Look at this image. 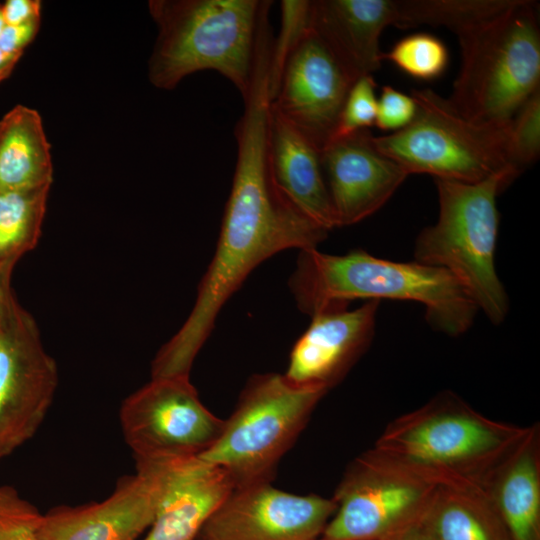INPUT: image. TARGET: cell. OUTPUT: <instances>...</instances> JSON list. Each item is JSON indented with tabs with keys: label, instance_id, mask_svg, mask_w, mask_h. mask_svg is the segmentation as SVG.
I'll return each instance as SVG.
<instances>
[{
	"label": "cell",
	"instance_id": "cell-1",
	"mask_svg": "<svg viewBox=\"0 0 540 540\" xmlns=\"http://www.w3.org/2000/svg\"><path fill=\"white\" fill-rule=\"evenodd\" d=\"M235 127L237 159L217 246L201 278L190 314L158 350L151 378L190 376L219 312L249 274L271 256L317 248L329 230L300 210L275 183L268 161L270 97L256 83Z\"/></svg>",
	"mask_w": 540,
	"mask_h": 540
},
{
	"label": "cell",
	"instance_id": "cell-2",
	"mask_svg": "<svg viewBox=\"0 0 540 540\" xmlns=\"http://www.w3.org/2000/svg\"><path fill=\"white\" fill-rule=\"evenodd\" d=\"M288 287L298 309L309 316L357 299L418 302L429 325L451 337L466 333L478 311L448 271L415 260L382 259L360 249L343 255L299 250Z\"/></svg>",
	"mask_w": 540,
	"mask_h": 540
},
{
	"label": "cell",
	"instance_id": "cell-3",
	"mask_svg": "<svg viewBox=\"0 0 540 540\" xmlns=\"http://www.w3.org/2000/svg\"><path fill=\"white\" fill-rule=\"evenodd\" d=\"M529 430L484 416L445 390L393 419L373 448L436 487L483 489Z\"/></svg>",
	"mask_w": 540,
	"mask_h": 540
},
{
	"label": "cell",
	"instance_id": "cell-4",
	"mask_svg": "<svg viewBox=\"0 0 540 540\" xmlns=\"http://www.w3.org/2000/svg\"><path fill=\"white\" fill-rule=\"evenodd\" d=\"M268 0H151L158 37L148 63L157 88L171 90L186 76L213 70L242 98L249 94Z\"/></svg>",
	"mask_w": 540,
	"mask_h": 540
},
{
	"label": "cell",
	"instance_id": "cell-5",
	"mask_svg": "<svg viewBox=\"0 0 540 540\" xmlns=\"http://www.w3.org/2000/svg\"><path fill=\"white\" fill-rule=\"evenodd\" d=\"M517 176L506 170L476 183L434 179L438 219L422 229L414 245V260L448 271L494 325H500L509 311L495 266L497 196Z\"/></svg>",
	"mask_w": 540,
	"mask_h": 540
},
{
	"label": "cell",
	"instance_id": "cell-6",
	"mask_svg": "<svg viewBox=\"0 0 540 540\" xmlns=\"http://www.w3.org/2000/svg\"><path fill=\"white\" fill-rule=\"evenodd\" d=\"M457 37L462 61L450 105L473 123L509 125L539 90L536 3L518 0L508 11Z\"/></svg>",
	"mask_w": 540,
	"mask_h": 540
},
{
	"label": "cell",
	"instance_id": "cell-7",
	"mask_svg": "<svg viewBox=\"0 0 540 540\" xmlns=\"http://www.w3.org/2000/svg\"><path fill=\"white\" fill-rule=\"evenodd\" d=\"M327 393L293 384L284 374L252 375L219 437L198 458L223 470L234 488L271 483L280 459Z\"/></svg>",
	"mask_w": 540,
	"mask_h": 540
},
{
	"label": "cell",
	"instance_id": "cell-8",
	"mask_svg": "<svg viewBox=\"0 0 540 540\" xmlns=\"http://www.w3.org/2000/svg\"><path fill=\"white\" fill-rule=\"evenodd\" d=\"M417 111L402 130L374 137L375 146L408 174L476 183L506 170L520 174L508 153L509 125L473 123L431 89L411 93Z\"/></svg>",
	"mask_w": 540,
	"mask_h": 540
},
{
	"label": "cell",
	"instance_id": "cell-9",
	"mask_svg": "<svg viewBox=\"0 0 540 540\" xmlns=\"http://www.w3.org/2000/svg\"><path fill=\"white\" fill-rule=\"evenodd\" d=\"M437 488L371 448L345 469L318 540H388L423 520Z\"/></svg>",
	"mask_w": 540,
	"mask_h": 540
},
{
	"label": "cell",
	"instance_id": "cell-10",
	"mask_svg": "<svg viewBox=\"0 0 540 540\" xmlns=\"http://www.w3.org/2000/svg\"><path fill=\"white\" fill-rule=\"evenodd\" d=\"M119 419L136 464L198 457L224 425L186 376L151 378L123 400Z\"/></svg>",
	"mask_w": 540,
	"mask_h": 540
},
{
	"label": "cell",
	"instance_id": "cell-11",
	"mask_svg": "<svg viewBox=\"0 0 540 540\" xmlns=\"http://www.w3.org/2000/svg\"><path fill=\"white\" fill-rule=\"evenodd\" d=\"M57 386V365L37 322L16 301L0 328V460L37 433Z\"/></svg>",
	"mask_w": 540,
	"mask_h": 540
},
{
	"label": "cell",
	"instance_id": "cell-12",
	"mask_svg": "<svg viewBox=\"0 0 540 540\" xmlns=\"http://www.w3.org/2000/svg\"><path fill=\"white\" fill-rule=\"evenodd\" d=\"M333 498L261 483L233 488L198 540H316L336 510Z\"/></svg>",
	"mask_w": 540,
	"mask_h": 540
},
{
	"label": "cell",
	"instance_id": "cell-13",
	"mask_svg": "<svg viewBox=\"0 0 540 540\" xmlns=\"http://www.w3.org/2000/svg\"><path fill=\"white\" fill-rule=\"evenodd\" d=\"M354 82L311 27L285 62L271 108L322 150Z\"/></svg>",
	"mask_w": 540,
	"mask_h": 540
},
{
	"label": "cell",
	"instance_id": "cell-14",
	"mask_svg": "<svg viewBox=\"0 0 540 540\" xmlns=\"http://www.w3.org/2000/svg\"><path fill=\"white\" fill-rule=\"evenodd\" d=\"M170 463L136 464L100 502L57 506L43 514V540H137L152 524L165 494Z\"/></svg>",
	"mask_w": 540,
	"mask_h": 540
},
{
	"label": "cell",
	"instance_id": "cell-15",
	"mask_svg": "<svg viewBox=\"0 0 540 540\" xmlns=\"http://www.w3.org/2000/svg\"><path fill=\"white\" fill-rule=\"evenodd\" d=\"M368 129L330 140L321 165L335 227L349 226L378 211L409 175L374 144Z\"/></svg>",
	"mask_w": 540,
	"mask_h": 540
},
{
	"label": "cell",
	"instance_id": "cell-16",
	"mask_svg": "<svg viewBox=\"0 0 540 540\" xmlns=\"http://www.w3.org/2000/svg\"><path fill=\"white\" fill-rule=\"evenodd\" d=\"M380 301L356 309L329 306L313 314L294 343L285 377L299 386L328 391L339 384L368 350L376 328Z\"/></svg>",
	"mask_w": 540,
	"mask_h": 540
},
{
	"label": "cell",
	"instance_id": "cell-17",
	"mask_svg": "<svg viewBox=\"0 0 540 540\" xmlns=\"http://www.w3.org/2000/svg\"><path fill=\"white\" fill-rule=\"evenodd\" d=\"M395 20L394 0L312 1V29L355 81L380 68L379 39Z\"/></svg>",
	"mask_w": 540,
	"mask_h": 540
},
{
	"label": "cell",
	"instance_id": "cell-18",
	"mask_svg": "<svg viewBox=\"0 0 540 540\" xmlns=\"http://www.w3.org/2000/svg\"><path fill=\"white\" fill-rule=\"evenodd\" d=\"M233 488L223 470L198 457L173 462L165 494L142 540H198Z\"/></svg>",
	"mask_w": 540,
	"mask_h": 540
},
{
	"label": "cell",
	"instance_id": "cell-19",
	"mask_svg": "<svg viewBox=\"0 0 540 540\" xmlns=\"http://www.w3.org/2000/svg\"><path fill=\"white\" fill-rule=\"evenodd\" d=\"M267 152L279 189L306 215L331 230L335 228L321 165V150L271 108Z\"/></svg>",
	"mask_w": 540,
	"mask_h": 540
},
{
	"label": "cell",
	"instance_id": "cell-20",
	"mask_svg": "<svg viewBox=\"0 0 540 540\" xmlns=\"http://www.w3.org/2000/svg\"><path fill=\"white\" fill-rule=\"evenodd\" d=\"M483 491L511 540H540V429L530 430L493 471Z\"/></svg>",
	"mask_w": 540,
	"mask_h": 540
},
{
	"label": "cell",
	"instance_id": "cell-21",
	"mask_svg": "<svg viewBox=\"0 0 540 540\" xmlns=\"http://www.w3.org/2000/svg\"><path fill=\"white\" fill-rule=\"evenodd\" d=\"M53 166L38 111L17 105L0 119V191L50 187Z\"/></svg>",
	"mask_w": 540,
	"mask_h": 540
},
{
	"label": "cell",
	"instance_id": "cell-22",
	"mask_svg": "<svg viewBox=\"0 0 540 540\" xmlns=\"http://www.w3.org/2000/svg\"><path fill=\"white\" fill-rule=\"evenodd\" d=\"M423 522L437 540H511L480 488L438 487Z\"/></svg>",
	"mask_w": 540,
	"mask_h": 540
},
{
	"label": "cell",
	"instance_id": "cell-23",
	"mask_svg": "<svg viewBox=\"0 0 540 540\" xmlns=\"http://www.w3.org/2000/svg\"><path fill=\"white\" fill-rule=\"evenodd\" d=\"M518 0H406L396 1L394 26H444L457 36L512 8Z\"/></svg>",
	"mask_w": 540,
	"mask_h": 540
},
{
	"label": "cell",
	"instance_id": "cell-24",
	"mask_svg": "<svg viewBox=\"0 0 540 540\" xmlns=\"http://www.w3.org/2000/svg\"><path fill=\"white\" fill-rule=\"evenodd\" d=\"M49 190L0 191V264L17 263L37 246Z\"/></svg>",
	"mask_w": 540,
	"mask_h": 540
},
{
	"label": "cell",
	"instance_id": "cell-25",
	"mask_svg": "<svg viewBox=\"0 0 540 540\" xmlns=\"http://www.w3.org/2000/svg\"><path fill=\"white\" fill-rule=\"evenodd\" d=\"M387 59L406 74L420 80L439 77L448 64L444 43L428 33H415L399 40L382 60Z\"/></svg>",
	"mask_w": 540,
	"mask_h": 540
},
{
	"label": "cell",
	"instance_id": "cell-26",
	"mask_svg": "<svg viewBox=\"0 0 540 540\" xmlns=\"http://www.w3.org/2000/svg\"><path fill=\"white\" fill-rule=\"evenodd\" d=\"M281 28L277 39L272 41L269 63V91L272 100L285 62L303 38L311 29V0H282Z\"/></svg>",
	"mask_w": 540,
	"mask_h": 540
},
{
	"label": "cell",
	"instance_id": "cell-27",
	"mask_svg": "<svg viewBox=\"0 0 540 540\" xmlns=\"http://www.w3.org/2000/svg\"><path fill=\"white\" fill-rule=\"evenodd\" d=\"M540 152V92L536 91L510 122L508 153L520 172L534 163Z\"/></svg>",
	"mask_w": 540,
	"mask_h": 540
},
{
	"label": "cell",
	"instance_id": "cell-28",
	"mask_svg": "<svg viewBox=\"0 0 540 540\" xmlns=\"http://www.w3.org/2000/svg\"><path fill=\"white\" fill-rule=\"evenodd\" d=\"M43 514L11 485H0V540H43Z\"/></svg>",
	"mask_w": 540,
	"mask_h": 540
},
{
	"label": "cell",
	"instance_id": "cell-29",
	"mask_svg": "<svg viewBox=\"0 0 540 540\" xmlns=\"http://www.w3.org/2000/svg\"><path fill=\"white\" fill-rule=\"evenodd\" d=\"M375 88L376 82L372 75L362 76L352 84L332 139L375 125L377 111Z\"/></svg>",
	"mask_w": 540,
	"mask_h": 540
},
{
	"label": "cell",
	"instance_id": "cell-30",
	"mask_svg": "<svg viewBox=\"0 0 540 540\" xmlns=\"http://www.w3.org/2000/svg\"><path fill=\"white\" fill-rule=\"evenodd\" d=\"M417 106L410 95L392 86H383L377 98L375 126L391 133L407 127L414 119Z\"/></svg>",
	"mask_w": 540,
	"mask_h": 540
},
{
	"label": "cell",
	"instance_id": "cell-31",
	"mask_svg": "<svg viewBox=\"0 0 540 540\" xmlns=\"http://www.w3.org/2000/svg\"><path fill=\"white\" fill-rule=\"evenodd\" d=\"M40 27V20L21 25H6L0 36V49L6 53L22 55L34 40Z\"/></svg>",
	"mask_w": 540,
	"mask_h": 540
},
{
	"label": "cell",
	"instance_id": "cell-32",
	"mask_svg": "<svg viewBox=\"0 0 540 540\" xmlns=\"http://www.w3.org/2000/svg\"><path fill=\"white\" fill-rule=\"evenodd\" d=\"M7 25H21L40 20L39 0H7L2 4Z\"/></svg>",
	"mask_w": 540,
	"mask_h": 540
},
{
	"label": "cell",
	"instance_id": "cell-33",
	"mask_svg": "<svg viewBox=\"0 0 540 540\" xmlns=\"http://www.w3.org/2000/svg\"><path fill=\"white\" fill-rule=\"evenodd\" d=\"M16 263L0 264V328L11 313L17 301L12 290V274Z\"/></svg>",
	"mask_w": 540,
	"mask_h": 540
},
{
	"label": "cell",
	"instance_id": "cell-34",
	"mask_svg": "<svg viewBox=\"0 0 540 540\" xmlns=\"http://www.w3.org/2000/svg\"><path fill=\"white\" fill-rule=\"evenodd\" d=\"M388 540H437L423 520L417 522Z\"/></svg>",
	"mask_w": 540,
	"mask_h": 540
},
{
	"label": "cell",
	"instance_id": "cell-35",
	"mask_svg": "<svg viewBox=\"0 0 540 540\" xmlns=\"http://www.w3.org/2000/svg\"><path fill=\"white\" fill-rule=\"evenodd\" d=\"M21 56L6 53L0 49V83L9 77Z\"/></svg>",
	"mask_w": 540,
	"mask_h": 540
},
{
	"label": "cell",
	"instance_id": "cell-36",
	"mask_svg": "<svg viewBox=\"0 0 540 540\" xmlns=\"http://www.w3.org/2000/svg\"><path fill=\"white\" fill-rule=\"evenodd\" d=\"M6 21H5V18H4V14H3V8H2V4H0V36L3 32V30L5 29L6 27Z\"/></svg>",
	"mask_w": 540,
	"mask_h": 540
},
{
	"label": "cell",
	"instance_id": "cell-37",
	"mask_svg": "<svg viewBox=\"0 0 540 540\" xmlns=\"http://www.w3.org/2000/svg\"><path fill=\"white\" fill-rule=\"evenodd\" d=\"M316 540H318V538Z\"/></svg>",
	"mask_w": 540,
	"mask_h": 540
}]
</instances>
